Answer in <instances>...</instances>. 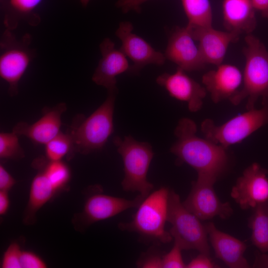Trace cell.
I'll return each instance as SVG.
<instances>
[{"label": "cell", "instance_id": "cell-1", "mask_svg": "<svg viewBox=\"0 0 268 268\" xmlns=\"http://www.w3.org/2000/svg\"><path fill=\"white\" fill-rule=\"evenodd\" d=\"M197 125L192 120H180L174 134L177 140L170 149L178 163H186L195 169L198 177L216 181L228 162L226 148L196 135Z\"/></svg>", "mask_w": 268, "mask_h": 268}, {"label": "cell", "instance_id": "cell-2", "mask_svg": "<svg viewBox=\"0 0 268 268\" xmlns=\"http://www.w3.org/2000/svg\"><path fill=\"white\" fill-rule=\"evenodd\" d=\"M245 41L243 53L245 65L242 85L229 101L237 105L246 99V109L249 110L255 108L259 98L262 99V104L268 103V51L252 34L247 35Z\"/></svg>", "mask_w": 268, "mask_h": 268}, {"label": "cell", "instance_id": "cell-3", "mask_svg": "<svg viewBox=\"0 0 268 268\" xmlns=\"http://www.w3.org/2000/svg\"><path fill=\"white\" fill-rule=\"evenodd\" d=\"M118 89L108 91L103 103L90 116L77 115L68 133L72 139L73 152L88 154L101 149L114 131L113 114Z\"/></svg>", "mask_w": 268, "mask_h": 268}, {"label": "cell", "instance_id": "cell-4", "mask_svg": "<svg viewBox=\"0 0 268 268\" xmlns=\"http://www.w3.org/2000/svg\"><path fill=\"white\" fill-rule=\"evenodd\" d=\"M169 191L162 187L150 193L138 205L132 220L120 223L119 228L136 232L149 241L163 244L171 242L173 237L165 229Z\"/></svg>", "mask_w": 268, "mask_h": 268}, {"label": "cell", "instance_id": "cell-5", "mask_svg": "<svg viewBox=\"0 0 268 268\" xmlns=\"http://www.w3.org/2000/svg\"><path fill=\"white\" fill-rule=\"evenodd\" d=\"M113 142L124 163L123 189L126 192H138L139 195L146 197L154 187L147 179L154 155L151 145L148 142L136 141L131 135L126 136L123 139L116 136Z\"/></svg>", "mask_w": 268, "mask_h": 268}, {"label": "cell", "instance_id": "cell-6", "mask_svg": "<svg viewBox=\"0 0 268 268\" xmlns=\"http://www.w3.org/2000/svg\"><path fill=\"white\" fill-rule=\"evenodd\" d=\"M167 221L172 225L169 232L183 250H195L209 256L210 247L205 225L187 209L177 193L170 190Z\"/></svg>", "mask_w": 268, "mask_h": 268}, {"label": "cell", "instance_id": "cell-7", "mask_svg": "<svg viewBox=\"0 0 268 268\" xmlns=\"http://www.w3.org/2000/svg\"><path fill=\"white\" fill-rule=\"evenodd\" d=\"M237 115L221 125L210 119L201 123V130L205 137L227 149L240 142L260 128L268 125V103Z\"/></svg>", "mask_w": 268, "mask_h": 268}, {"label": "cell", "instance_id": "cell-8", "mask_svg": "<svg viewBox=\"0 0 268 268\" xmlns=\"http://www.w3.org/2000/svg\"><path fill=\"white\" fill-rule=\"evenodd\" d=\"M12 31L5 29L0 41V76L8 85L11 96L18 94V84L34 57L28 34L17 39Z\"/></svg>", "mask_w": 268, "mask_h": 268}, {"label": "cell", "instance_id": "cell-9", "mask_svg": "<svg viewBox=\"0 0 268 268\" xmlns=\"http://www.w3.org/2000/svg\"><path fill=\"white\" fill-rule=\"evenodd\" d=\"M215 183L210 179L198 177L192 183L191 192L183 202L200 220H208L216 216L226 219L233 214L230 204L221 202L216 195L213 187Z\"/></svg>", "mask_w": 268, "mask_h": 268}, {"label": "cell", "instance_id": "cell-10", "mask_svg": "<svg viewBox=\"0 0 268 268\" xmlns=\"http://www.w3.org/2000/svg\"><path fill=\"white\" fill-rule=\"evenodd\" d=\"M133 30L132 23L126 21L120 22L116 31V35L121 42L120 49L133 63L129 71L137 73L148 65H164L166 60L164 54L134 33Z\"/></svg>", "mask_w": 268, "mask_h": 268}, {"label": "cell", "instance_id": "cell-11", "mask_svg": "<svg viewBox=\"0 0 268 268\" xmlns=\"http://www.w3.org/2000/svg\"><path fill=\"white\" fill-rule=\"evenodd\" d=\"M268 170L258 163L246 168L232 187L230 196L242 209L268 201Z\"/></svg>", "mask_w": 268, "mask_h": 268}, {"label": "cell", "instance_id": "cell-12", "mask_svg": "<svg viewBox=\"0 0 268 268\" xmlns=\"http://www.w3.org/2000/svg\"><path fill=\"white\" fill-rule=\"evenodd\" d=\"M190 27H176L170 36L164 56L186 71L201 70L206 63Z\"/></svg>", "mask_w": 268, "mask_h": 268}, {"label": "cell", "instance_id": "cell-13", "mask_svg": "<svg viewBox=\"0 0 268 268\" xmlns=\"http://www.w3.org/2000/svg\"><path fill=\"white\" fill-rule=\"evenodd\" d=\"M156 81L171 96L187 103L190 111L197 112L201 108L206 90L187 74L184 70L177 67L174 73H164L159 75Z\"/></svg>", "mask_w": 268, "mask_h": 268}, {"label": "cell", "instance_id": "cell-14", "mask_svg": "<svg viewBox=\"0 0 268 268\" xmlns=\"http://www.w3.org/2000/svg\"><path fill=\"white\" fill-rule=\"evenodd\" d=\"M99 47L101 58L92 79L108 91L116 90V77L130 69L127 57L120 49L116 48L114 42L110 38H105Z\"/></svg>", "mask_w": 268, "mask_h": 268}, {"label": "cell", "instance_id": "cell-15", "mask_svg": "<svg viewBox=\"0 0 268 268\" xmlns=\"http://www.w3.org/2000/svg\"><path fill=\"white\" fill-rule=\"evenodd\" d=\"M189 27L194 39L199 43V47L206 64L216 66L222 64L229 45L237 42L240 35L231 31L215 29L212 26Z\"/></svg>", "mask_w": 268, "mask_h": 268}, {"label": "cell", "instance_id": "cell-16", "mask_svg": "<svg viewBox=\"0 0 268 268\" xmlns=\"http://www.w3.org/2000/svg\"><path fill=\"white\" fill-rule=\"evenodd\" d=\"M202 77V82L214 103L229 100L239 90L243 83V73L230 64H221Z\"/></svg>", "mask_w": 268, "mask_h": 268}, {"label": "cell", "instance_id": "cell-17", "mask_svg": "<svg viewBox=\"0 0 268 268\" xmlns=\"http://www.w3.org/2000/svg\"><path fill=\"white\" fill-rule=\"evenodd\" d=\"M67 108L65 103H60L46 109L43 116L32 124L20 122L15 125L12 132L24 135L33 142L46 144L60 132L62 116Z\"/></svg>", "mask_w": 268, "mask_h": 268}, {"label": "cell", "instance_id": "cell-18", "mask_svg": "<svg viewBox=\"0 0 268 268\" xmlns=\"http://www.w3.org/2000/svg\"><path fill=\"white\" fill-rule=\"evenodd\" d=\"M144 199L139 194L133 200L102 194L92 195L85 201L83 216L88 224L105 220L129 208L137 207Z\"/></svg>", "mask_w": 268, "mask_h": 268}, {"label": "cell", "instance_id": "cell-19", "mask_svg": "<svg viewBox=\"0 0 268 268\" xmlns=\"http://www.w3.org/2000/svg\"><path fill=\"white\" fill-rule=\"evenodd\" d=\"M209 240L216 257L230 268H248L244 256L247 245L243 242L216 228L212 222L205 225Z\"/></svg>", "mask_w": 268, "mask_h": 268}, {"label": "cell", "instance_id": "cell-20", "mask_svg": "<svg viewBox=\"0 0 268 268\" xmlns=\"http://www.w3.org/2000/svg\"><path fill=\"white\" fill-rule=\"evenodd\" d=\"M223 25L227 31L252 34L257 26L256 10L251 0H223Z\"/></svg>", "mask_w": 268, "mask_h": 268}, {"label": "cell", "instance_id": "cell-21", "mask_svg": "<svg viewBox=\"0 0 268 268\" xmlns=\"http://www.w3.org/2000/svg\"><path fill=\"white\" fill-rule=\"evenodd\" d=\"M3 0L5 1L3 23L6 29L13 31L21 20L32 26L40 23V17L37 10L43 0Z\"/></svg>", "mask_w": 268, "mask_h": 268}, {"label": "cell", "instance_id": "cell-22", "mask_svg": "<svg viewBox=\"0 0 268 268\" xmlns=\"http://www.w3.org/2000/svg\"><path fill=\"white\" fill-rule=\"evenodd\" d=\"M252 230L251 241L261 253L268 252V201L253 208L248 219Z\"/></svg>", "mask_w": 268, "mask_h": 268}, {"label": "cell", "instance_id": "cell-23", "mask_svg": "<svg viewBox=\"0 0 268 268\" xmlns=\"http://www.w3.org/2000/svg\"><path fill=\"white\" fill-rule=\"evenodd\" d=\"M56 191L42 171L33 178L30 186L27 212L34 214L54 195Z\"/></svg>", "mask_w": 268, "mask_h": 268}, {"label": "cell", "instance_id": "cell-24", "mask_svg": "<svg viewBox=\"0 0 268 268\" xmlns=\"http://www.w3.org/2000/svg\"><path fill=\"white\" fill-rule=\"evenodd\" d=\"M191 27L211 26L212 11L209 0H181Z\"/></svg>", "mask_w": 268, "mask_h": 268}, {"label": "cell", "instance_id": "cell-25", "mask_svg": "<svg viewBox=\"0 0 268 268\" xmlns=\"http://www.w3.org/2000/svg\"><path fill=\"white\" fill-rule=\"evenodd\" d=\"M46 157L49 161H58L73 153L71 138L68 133L60 132L45 144Z\"/></svg>", "mask_w": 268, "mask_h": 268}, {"label": "cell", "instance_id": "cell-26", "mask_svg": "<svg viewBox=\"0 0 268 268\" xmlns=\"http://www.w3.org/2000/svg\"><path fill=\"white\" fill-rule=\"evenodd\" d=\"M43 172L56 191L64 187L70 179V170L61 160L49 161Z\"/></svg>", "mask_w": 268, "mask_h": 268}, {"label": "cell", "instance_id": "cell-27", "mask_svg": "<svg viewBox=\"0 0 268 268\" xmlns=\"http://www.w3.org/2000/svg\"><path fill=\"white\" fill-rule=\"evenodd\" d=\"M18 135L11 133L0 134V158L19 159L24 156V152L20 145Z\"/></svg>", "mask_w": 268, "mask_h": 268}, {"label": "cell", "instance_id": "cell-28", "mask_svg": "<svg viewBox=\"0 0 268 268\" xmlns=\"http://www.w3.org/2000/svg\"><path fill=\"white\" fill-rule=\"evenodd\" d=\"M22 251L16 242L11 243L2 256L1 268H21L20 257Z\"/></svg>", "mask_w": 268, "mask_h": 268}, {"label": "cell", "instance_id": "cell-29", "mask_svg": "<svg viewBox=\"0 0 268 268\" xmlns=\"http://www.w3.org/2000/svg\"><path fill=\"white\" fill-rule=\"evenodd\" d=\"M183 250L179 244L174 241L171 250L162 257V268H184L186 264L183 261L181 251Z\"/></svg>", "mask_w": 268, "mask_h": 268}, {"label": "cell", "instance_id": "cell-30", "mask_svg": "<svg viewBox=\"0 0 268 268\" xmlns=\"http://www.w3.org/2000/svg\"><path fill=\"white\" fill-rule=\"evenodd\" d=\"M21 268H46L45 262L38 255L28 251H22L20 257Z\"/></svg>", "mask_w": 268, "mask_h": 268}, {"label": "cell", "instance_id": "cell-31", "mask_svg": "<svg viewBox=\"0 0 268 268\" xmlns=\"http://www.w3.org/2000/svg\"><path fill=\"white\" fill-rule=\"evenodd\" d=\"M162 257L157 251H150L143 255L137 263L140 268H162Z\"/></svg>", "mask_w": 268, "mask_h": 268}, {"label": "cell", "instance_id": "cell-32", "mask_svg": "<svg viewBox=\"0 0 268 268\" xmlns=\"http://www.w3.org/2000/svg\"><path fill=\"white\" fill-rule=\"evenodd\" d=\"M218 267L213 263L209 256L200 253L186 264V268H215Z\"/></svg>", "mask_w": 268, "mask_h": 268}, {"label": "cell", "instance_id": "cell-33", "mask_svg": "<svg viewBox=\"0 0 268 268\" xmlns=\"http://www.w3.org/2000/svg\"><path fill=\"white\" fill-rule=\"evenodd\" d=\"M149 0H118L116 6L124 13L139 12L143 3Z\"/></svg>", "mask_w": 268, "mask_h": 268}, {"label": "cell", "instance_id": "cell-34", "mask_svg": "<svg viewBox=\"0 0 268 268\" xmlns=\"http://www.w3.org/2000/svg\"><path fill=\"white\" fill-rule=\"evenodd\" d=\"M15 180L2 165H0V191L8 192L15 184Z\"/></svg>", "mask_w": 268, "mask_h": 268}, {"label": "cell", "instance_id": "cell-35", "mask_svg": "<svg viewBox=\"0 0 268 268\" xmlns=\"http://www.w3.org/2000/svg\"><path fill=\"white\" fill-rule=\"evenodd\" d=\"M252 5L265 18L268 19V0H251Z\"/></svg>", "mask_w": 268, "mask_h": 268}, {"label": "cell", "instance_id": "cell-36", "mask_svg": "<svg viewBox=\"0 0 268 268\" xmlns=\"http://www.w3.org/2000/svg\"><path fill=\"white\" fill-rule=\"evenodd\" d=\"M10 201L8 192L0 191V215H4L9 207Z\"/></svg>", "mask_w": 268, "mask_h": 268}, {"label": "cell", "instance_id": "cell-37", "mask_svg": "<svg viewBox=\"0 0 268 268\" xmlns=\"http://www.w3.org/2000/svg\"><path fill=\"white\" fill-rule=\"evenodd\" d=\"M253 267L268 268V255L258 252L256 255Z\"/></svg>", "mask_w": 268, "mask_h": 268}, {"label": "cell", "instance_id": "cell-38", "mask_svg": "<svg viewBox=\"0 0 268 268\" xmlns=\"http://www.w3.org/2000/svg\"><path fill=\"white\" fill-rule=\"evenodd\" d=\"M90 0H79L81 3L82 4L83 6H86L87 5L88 3L90 1Z\"/></svg>", "mask_w": 268, "mask_h": 268}]
</instances>
